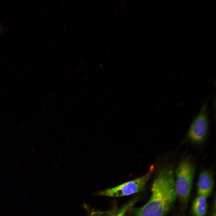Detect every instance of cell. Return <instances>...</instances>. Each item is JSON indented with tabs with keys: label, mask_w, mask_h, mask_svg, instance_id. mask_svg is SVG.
Returning a JSON list of instances; mask_svg holds the SVG:
<instances>
[{
	"label": "cell",
	"mask_w": 216,
	"mask_h": 216,
	"mask_svg": "<svg viewBox=\"0 0 216 216\" xmlns=\"http://www.w3.org/2000/svg\"><path fill=\"white\" fill-rule=\"evenodd\" d=\"M49 8L48 7H47L46 8V12H48V11L49 10Z\"/></svg>",
	"instance_id": "cell-11"
},
{
	"label": "cell",
	"mask_w": 216,
	"mask_h": 216,
	"mask_svg": "<svg viewBox=\"0 0 216 216\" xmlns=\"http://www.w3.org/2000/svg\"><path fill=\"white\" fill-rule=\"evenodd\" d=\"M172 22V21H171V22L170 21L169 22L168 24H169V25H171V22Z\"/></svg>",
	"instance_id": "cell-18"
},
{
	"label": "cell",
	"mask_w": 216,
	"mask_h": 216,
	"mask_svg": "<svg viewBox=\"0 0 216 216\" xmlns=\"http://www.w3.org/2000/svg\"><path fill=\"white\" fill-rule=\"evenodd\" d=\"M207 209V198L198 195L192 203V210L194 215L205 216Z\"/></svg>",
	"instance_id": "cell-6"
},
{
	"label": "cell",
	"mask_w": 216,
	"mask_h": 216,
	"mask_svg": "<svg viewBox=\"0 0 216 216\" xmlns=\"http://www.w3.org/2000/svg\"><path fill=\"white\" fill-rule=\"evenodd\" d=\"M204 53V52H201V53L200 54V55L202 56L203 54Z\"/></svg>",
	"instance_id": "cell-16"
},
{
	"label": "cell",
	"mask_w": 216,
	"mask_h": 216,
	"mask_svg": "<svg viewBox=\"0 0 216 216\" xmlns=\"http://www.w3.org/2000/svg\"><path fill=\"white\" fill-rule=\"evenodd\" d=\"M103 212L100 211H94L92 212L90 216H103Z\"/></svg>",
	"instance_id": "cell-8"
},
{
	"label": "cell",
	"mask_w": 216,
	"mask_h": 216,
	"mask_svg": "<svg viewBox=\"0 0 216 216\" xmlns=\"http://www.w3.org/2000/svg\"><path fill=\"white\" fill-rule=\"evenodd\" d=\"M137 200L136 198L130 201L123 208L117 216H124L127 210L136 202Z\"/></svg>",
	"instance_id": "cell-7"
},
{
	"label": "cell",
	"mask_w": 216,
	"mask_h": 216,
	"mask_svg": "<svg viewBox=\"0 0 216 216\" xmlns=\"http://www.w3.org/2000/svg\"><path fill=\"white\" fill-rule=\"evenodd\" d=\"M195 8H196L195 7H194L192 9H191V12H192V11H193L194 10H195Z\"/></svg>",
	"instance_id": "cell-12"
},
{
	"label": "cell",
	"mask_w": 216,
	"mask_h": 216,
	"mask_svg": "<svg viewBox=\"0 0 216 216\" xmlns=\"http://www.w3.org/2000/svg\"><path fill=\"white\" fill-rule=\"evenodd\" d=\"M64 5L63 4L61 7L60 9L61 10H62L64 8Z\"/></svg>",
	"instance_id": "cell-10"
},
{
	"label": "cell",
	"mask_w": 216,
	"mask_h": 216,
	"mask_svg": "<svg viewBox=\"0 0 216 216\" xmlns=\"http://www.w3.org/2000/svg\"><path fill=\"white\" fill-rule=\"evenodd\" d=\"M213 175L209 170H202L199 174L197 183L198 195L207 198L211 194L214 186Z\"/></svg>",
	"instance_id": "cell-5"
},
{
	"label": "cell",
	"mask_w": 216,
	"mask_h": 216,
	"mask_svg": "<svg viewBox=\"0 0 216 216\" xmlns=\"http://www.w3.org/2000/svg\"><path fill=\"white\" fill-rule=\"evenodd\" d=\"M46 16H47V14H46L44 15V17L45 18H46Z\"/></svg>",
	"instance_id": "cell-17"
},
{
	"label": "cell",
	"mask_w": 216,
	"mask_h": 216,
	"mask_svg": "<svg viewBox=\"0 0 216 216\" xmlns=\"http://www.w3.org/2000/svg\"><path fill=\"white\" fill-rule=\"evenodd\" d=\"M174 171L170 166L161 169L152 183L148 202L135 211V216H164L177 196Z\"/></svg>",
	"instance_id": "cell-1"
},
{
	"label": "cell",
	"mask_w": 216,
	"mask_h": 216,
	"mask_svg": "<svg viewBox=\"0 0 216 216\" xmlns=\"http://www.w3.org/2000/svg\"><path fill=\"white\" fill-rule=\"evenodd\" d=\"M117 12H118V11H117V12H115V14H114V15H116V13H117Z\"/></svg>",
	"instance_id": "cell-22"
},
{
	"label": "cell",
	"mask_w": 216,
	"mask_h": 216,
	"mask_svg": "<svg viewBox=\"0 0 216 216\" xmlns=\"http://www.w3.org/2000/svg\"><path fill=\"white\" fill-rule=\"evenodd\" d=\"M208 126L206 105L204 104L190 126L187 134V139L194 144L202 143L206 138Z\"/></svg>",
	"instance_id": "cell-4"
},
{
	"label": "cell",
	"mask_w": 216,
	"mask_h": 216,
	"mask_svg": "<svg viewBox=\"0 0 216 216\" xmlns=\"http://www.w3.org/2000/svg\"><path fill=\"white\" fill-rule=\"evenodd\" d=\"M56 44H54L53 45V49H55L56 47Z\"/></svg>",
	"instance_id": "cell-13"
},
{
	"label": "cell",
	"mask_w": 216,
	"mask_h": 216,
	"mask_svg": "<svg viewBox=\"0 0 216 216\" xmlns=\"http://www.w3.org/2000/svg\"><path fill=\"white\" fill-rule=\"evenodd\" d=\"M45 11V9H44L43 10V12L44 13Z\"/></svg>",
	"instance_id": "cell-20"
},
{
	"label": "cell",
	"mask_w": 216,
	"mask_h": 216,
	"mask_svg": "<svg viewBox=\"0 0 216 216\" xmlns=\"http://www.w3.org/2000/svg\"><path fill=\"white\" fill-rule=\"evenodd\" d=\"M154 168V166H152L148 172L141 177L104 190L99 192V194L109 197H119L142 191L144 190Z\"/></svg>",
	"instance_id": "cell-3"
},
{
	"label": "cell",
	"mask_w": 216,
	"mask_h": 216,
	"mask_svg": "<svg viewBox=\"0 0 216 216\" xmlns=\"http://www.w3.org/2000/svg\"><path fill=\"white\" fill-rule=\"evenodd\" d=\"M195 169L194 164L187 158L180 162L176 169V189L177 196L183 203H187L189 198Z\"/></svg>",
	"instance_id": "cell-2"
},
{
	"label": "cell",
	"mask_w": 216,
	"mask_h": 216,
	"mask_svg": "<svg viewBox=\"0 0 216 216\" xmlns=\"http://www.w3.org/2000/svg\"><path fill=\"white\" fill-rule=\"evenodd\" d=\"M203 14H202V13H201V14H200V15H201L202 16L203 15Z\"/></svg>",
	"instance_id": "cell-23"
},
{
	"label": "cell",
	"mask_w": 216,
	"mask_h": 216,
	"mask_svg": "<svg viewBox=\"0 0 216 216\" xmlns=\"http://www.w3.org/2000/svg\"><path fill=\"white\" fill-rule=\"evenodd\" d=\"M96 43H97V41L95 40V41H94V44L95 45V44H96Z\"/></svg>",
	"instance_id": "cell-19"
},
{
	"label": "cell",
	"mask_w": 216,
	"mask_h": 216,
	"mask_svg": "<svg viewBox=\"0 0 216 216\" xmlns=\"http://www.w3.org/2000/svg\"><path fill=\"white\" fill-rule=\"evenodd\" d=\"M87 27V25H86L85 26V28H86Z\"/></svg>",
	"instance_id": "cell-21"
},
{
	"label": "cell",
	"mask_w": 216,
	"mask_h": 216,
	"mask_svg": "<svg viewBox=\"0 0 216 216\" xmlns=\"http://www.w3.org/2000/svg\"><path fill=\"white\" fill-rule=\"evenodd\" d=\"M52 18L50 19V20H49V22H50V23H51V22H52Z\"/></svg>",
	"instance_id": "cell-14"
},
{
	"label": "cell",
	"mask_w": 216,
	"mask_h": 216,
	"mask_svg": "<svg viewBox=\"0 0 216 216\" xmlns=\"http://www.w3.org/2000/svg\"><path fill=\"white\" fill-rule=\"evenodd\" d=\"M67 27V24L65 23L63 26L62 28L63 29H65Z\"/></svg>",
	"instance_id": "cell-9"
},
{
	"label": "cell",
	"mask_w": 216,
	"mask_h": 216,
	"mask_svg": "<svg viewBox=\"0 0 216 216\" xmlns=\"http://www.w3.org/2000/svg\"><path fill=\"white\" fill-rule=\"evenodd\" d=\"M60 21L59 20H58V21H57V25H58L59 24V23H60Z\"/></svg>",
	"instance_id": "cell-15"
}]
</instances>
